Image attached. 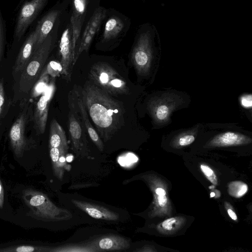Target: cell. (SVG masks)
Masks as SVG:
<instances>
[{
    "instance_id": "1",
    "label": "cell",
    "mask_w": 252,
    "mask_h": 252,
    "mask_svg": "<svg viewBox=\"0 0 252 252\" xmlns=\"http://www.w3.org/2000/svg\"><path fill=\"white\" fill-rule=\"evenodd\" d=\"M82 98L101 137L109 140L123 124V105L94 84L85 85Z\"/></svg>"
},
{
    "instance_id": "2",
    "label": "cell",
    "mask_w": 252,
    "mask_h": 252,
    "mask_svg": "<svg viewBox=\"0 0 252 252\" xmlns=\"http://www.w3.org/2000/svg\"><path fill=\"white\" fill-rule=\"evenodd\" d=\"M59 25L58 20L49 34L34 52L20 74L18 93L24 94H28L39 79L45 64L55 46Z\"/></svg>"
},
{
    "instance_id": "3",
    "label": "cell",
    "mask_w": 252,
    "mask_h": 252,
    "mask_svg": "<svg viewBox=\"0 0 252 252\" xmlns=\"http://www.w3.org/2000/svg\"><path fill=\"white\" fill-rule=\"evenodd\" d=\"M22 198L30 209V215L36 220L57 221L68 220L72 217L68 210L57 206L42 192L27 189L23 191Z\"/></svg>"
},
{
    "instance_id": "4",
    "label": "cell",
    "mask_w": 252,
    "mask_h": 252,
    "mask_svg": "<svg viewBox=\"0 0 252 252\" xmlns=\"http://www.w3.org/2000/svg\"><path fill=\"white\" fill-rule=\"evenodd\" d=\"M89 78L94 84L111 94H128L129 88L124 78L111 65L103 63H94Z\"/></svg>"
},
{
    "instance_id": "5",
    "label": "cell",
    "mask_w": 252,
    "mask_h": 252,
    "mask_svg": "<svg viewBox=\"0 0 252 252\" xmlns=\"http://www.w3.org/2000/svg\"><path fill=\"white\" fill-rule=\"evenodd\" d=\"M94 0H71V15L70 24L72 29V44L74 56L82 27L91 13Z\"/></svg>"
},
{
    "instance_id": "6",
    "label": "cell",
    "mask_w": 252,
    "mask_h": 252,
    "mask_svg": "<svg viewBox=\"0 0 252 252\" xmlns=\"http://www.w3.org/2000/svg\"><path fill=\"white\" fill-rule=\"evenodd\" d=\"M48 0H31L22 7L14 31V39L20 40Z\"/></svg>"
},
{
    "instance_id": "7",
    "label": "cell",
    "mask_w": 252,
    "mask_h": 252,
    "mask_svg": "<svg viewBox=\"0 0 252 252\" xmlns=\"http://www.w3.org/2000/svg\"><path fill=\"white\" fill-rule=\"evenodd\" d=\"M132 63L139 74L148 71L152 60V50L149 33H141L134 45L131 53Z\"/></svg>"
},
{
    "instance_id": "8",
    "label": "cell",
    "mask_w": 252,
    "mask_h": 252,
    "mask_svg": "<svg viewBox=\"0 0 252 252\" xmlns=\"http://www.w3.org/2000/svg\"><path fill=\"white\" fill-rule=\"evenodd\" d=\"M106 14V10L102 6H98L86 23L85 30L76 51L73 64L77 61L83 51H88L95 34L98 32L102 21Z\"/></svg>"
},
{
    "instance_id": "9",
    "label": "cell",
    "mask_w": 252,
    "mask_h": 252,
    "mask_svg": "<svg viewBox=\"0 0 252 252\" xmlns=\"http://www.w3.org/2000/svg\"><path fill=\"white\" fill-rule=\"evenodd\" d=\"M59 51L61 57V73L70 80L74 58L72 50V29L70 24L67 26L62 34Z\"/></svg>"
},
{
    "instance_id": "10",
    "label": "cell",
    "mask_w": 252,
    "mask_h": 252,
    "mask_svg": "<svg viewBox=\"0 0 252 252\" xmlns=\"http://www.w3.org/2000/svg\"><path fill=\"white\" fill-rule=\"evenodd\" d=\"M26 120L25 113H22L12 126L9 132L11 146L17 158L23 156L26 147L25 136Z\"/></svg>"
},
{
    "instance_id": "11",
    "label": "cell",
    "mask_w": 252,
    "mask_h": 252,
    "mask_svg": "<svg viewBox=\"0 0 252 252\" xmlns=\"http://www.w3.org/2000/svg\"><path fill=\"white\" fill-rule=\"evenodd\" d=\"M145 178L147 180L154 196L151 216L168 214L170 204L166 190L159 185V182L151 176H147Z\"/></svg>"
},
{
    "instance_id": "12",
    "label": "cell",
    "mask_w": 252,
    "mask_h": 252,
    "mask_svg": "<svg viewBox=\"0 0 252 252\" xmlns=\"http://www.w3.org/2000/svg\"><path fill=\"white\" fill-rule=\"evenodd\" d=\"M65 4V3L63 2L61 6H57L52 9L38 22L35 28L37 31L38 37L35 51L42 43L53 30L56 23L59 20L63 11V8L64 7Z\"/></svg>"
},
{
    "instance_id": "13",
    "label": "cell",
    "mask_w": 252,
    "mask_h": 252,
    "mask_svg": "<svg viewBox=\"0 0 252 252\" xmlns=\"http://www.w3.org/2000/svg\"><path fill=\"white\" fill-rule=\"evenodd\" d=\"M38 33L36 29L30 33L24 42L18 55L13 67V76L21 73L32 58L37 42Z\"/></svg>"
},
{
    "instance_id": "14",
    "label": "cell",
    "mask_w": 252,
    "mask_h": 252,
    "mask_svg": "<svg viewBox=\"0 0 252 252\" xmlns=\"http://www.w3.org/2000/svg\"><path fill=\"white\" fill-rule=\"evenodd\" d=\"M68 127L70 136L72 149L78 156L87 150V145L85 135H83L82 128L79 119L75 116L74 110L71 109L68 114Z\"/></svg>"
},
{
    "instance_id": "15",
    "label": "cell",
    "mask_w": 252,
    "mask_h": 252,
    "mask_svg": "<svg viewBox=\"0 0 252 252\" xmlns=\"http://www.w3.org/2000/svg\"><path fill=\"white\" fill-rule=\"evenodd\" d=\"M95 252L122 251L130 247L129 241L120 236L111 235L99 238L89 244Z\"/></svg>"
},
{
    "instance_id": "16",
    "label": "cell",
    "mask_w": 252,
    "mask_h": 252,
    "mask_svg": "<svg viewBox=\"0 0 252 252\" xmlns=\"http://www.w3.org/2000/svg\"><path fill=\"white\" fill-rule=\"evenodd\" d=\"M71 202L75 206L94 219L113 221L119 219L118 214L105 207L74 199H71Z\"/></svg>"
},
{
    "instance_id": "17",
    "label": "cell",
    "mask_w": 252,
    "mask_h": 252,
    "mask_svg": "<svg viewBox=\"0 0 252 252\" xmlns=\"http://www.w3.org/2000/svg\"><path fill=\"white\" fill-rule=\"evenodd\" d=\"M251 142V139L242 134L228 131L214 137L209 142L212 147L237 146Z\"/></svg>"
},
{
    "instance_id": "18",
    "label": "cell",
    "mask_w": 252,
    "mask_h": 252,
    "mask_svg": "<svg viewBox=\"0 0 252 252\" xmlns=\"http://www.w3.org/2000/svg\"><path fill=\"white\" fill-rule=\"evenodd\" d=\"M49 150L53 174L59 180H62L65 170L69 168L65 157L68 149L63 147H53L49 148Z\"/></svg>"
},
{
    "instance_id": "19",
    "label": "cell",
    "mask_w": 252,
    "mask_h": 252,
    "mask_svg": "<svg viewBox=\"0 0 252 252\" xmlns=\"http://www.w3.org/2000/svg\"><path fill=\"white\" fill-rule=\"evenodd\" d=\"M49 100V97L44 94L40 97L35 105L33 121L35 128L38 134L43 133L46 129Z\"/></svg>"
},
{
    "instance_id": "20",
    "label": "cell",
    "mask_w": 252,
    "mask_h": 252,
    "mask_svg": "<svg viewBox=\"0 0 252 252\" xmlns=\"http://www.w3.org/2000/svg\"><path fill=\"white\" fill-rule=\"evenodd\" d=\"M49 147H63L69 149L65 132L55 119L52 120L50 124Z\"/></svg>"
},
{
    "instance_id": "21",
    "label": "cell",
    "mask_w": 252,
    "mask_h": 252,
    "mask_svg": "<svg viewBox=\"0 0 252 252\" xmlns=\"http://www.w3.org/2000/svg\"><path fill=\"white\" fill-rule=\"evenodd\" d=\"M78 106L80 111L82 120L84 123L85 128L92 141L95 145L100 151H103L104 146L100 137L96 130L92 126L88 118L87 110L82 98H78Z\"/></svg>"
},
{
    "instance_id": "22",
    "label": "cell",
    "mask_w": 252,
    "mask_h": 252,
    "mask_svg": "<svg viewBox=\"0 0 252 252\" xmlns=\"http://www.w3.org/2000/svg\"><path fill=\"white\" fill-rule=\"evenodd\" d=\"M124 23L120 18L111 17L106 22L103 34L102 39L109 41L117 37L123 32Z\"/></svg>"
},
{
    "instance_id": "23",
    "label": "cell",
    "mask_w": 252,
    "mask_h": 252,
    "mask_svg": "<svg viewBox=\"0 0 252 252\" xmlns=\"http://www.w3.org/2000/svg\"><path fill=\"white\" fill-rule=\"evenodd\" d=\"M186 219L183 217L169 218L160 223L157 229L160 233L170 234L175 232L183 226Z\"/></svg>"
},
{
    "instance_id": "24",
    "label": "cell",
    "mask_w": 252,
    "mask_h": 252,
    "mask_svg": "<svg viewBox=\"0 0 252 252\" xmlns=\"http://www.w3.org/2000/svg\"><path fill=\"white\" fill-rule=\"evenodd\" d=\"M248 190V185L241 181L231 182L228 185L229 194L235 198L242 197L247 193Z\"/></svg>"
},
{
    "instance_id": "25",
    "label": "cell",
    "mask_w": 252,
    "mask_h": 252,
    "mask_svg": "<svg viewBox=\"0 0 252 252\" xmlns=\"http://www.w3.org/2000/svg\"><path fill=\"white\" fill-rule=\"evenodd\" d=\"M51 248L30 245H20L0 249V252H50Z\"/></svg>"
},
{
    "instance_id": "26",
    "label": "cell",
    "mask_w": 252,
    "mask_h": 252,
    "mask_svg": "<svg viewBox=\"0 0 252 252\" xmlns=\"http://www.w3.org/2000/svg\"><path fill=\"white\" fill-rule=\"evenodd\" d=\"M50 252H95L90 245H66L54 249H51Z\"/></svg>"
},
{
    "instance_id": "27",
    "label": "cell",
    "mask_w": 252,
    "mask_h": 252,
    "mask_svg": "<svg viewBox=\"0 0 252 252\" xmlns=\"http://www.w3.org/2000/svg\"><path fill=\"white\" fill-rule=\"evenodd\" d=\"M200 169L206 178L213 185H218V179L213 170L208 165L201 164Z\"/></svg>"
},
{
    "instance_id": "28",
    "label": "cell",
    "mask_w": 252,
    "mask_h": 252,
    "mask_svg": "<svg viewBox=\"0 0 252 252\" xmlns=\"http://www.w3.org/2000/svg\"><path fill=\"white\" fill-rule=\"evenodd\" d=\"M5 27L0 9V62H1L5 47Z\"/></svg>"
},
{
    "instance_id": "29",
    "label": "cell",
    "mask_w": 252,
    "mask_h": 252,
    "mask_svg": "<svg viewBox=\"0 0 252 252\" xmlns=\"http://www.w3.org/2000/svg\"><path fill=\"white\" fill-rule=\"evenodd\" d=\"M169 113V108L165 104L158 105L155 111V117L158 121L166 120L168 118Z\"/></svg>"
},
{
    "instance_id": "30",
    "label": "cell",
    "mask_w": 252,
    "mask_h": 252,
    "mask_svg": "<svg viewBox=\"0 0 252 252\" xmlns=\"http://www.w3.org/2000/svg\"><path fill=\"white\" fill-rule=\"evenodd\" d=\"M195 137L192 134L184 135L179 138L178 143L180 146H186L194 142Z\"/></svg>"
},
{
    "instance_id": "31",
    "label": "cell",
    "mask_w": 252,
    "mask_h": 252,
    "mask_svg": "<svg viewBox=\"0 0 252 252\" xmlns=\"http://www.w3.org/2000/svg\"><path fill=\"white\" fill-rule=\"evenodd\" d=\"M241 105L246 108H251L252 106V96L251 94H245L241 97Z\"/></svg>"
},
{
    "instance_id": "32",
    "label": "cell",
    "mask_w": 252,
    "mask_h": 252,
    "mask_svg": "<svg viewBox=\"0 0 252 252\" xmlns=\"http://www.w3.org/2000/svg\"><path fill=\"white\" fill-rule=\"evenodd\" d=\"M4 102V92L3 84L0 82V115L2 111V106Z\"/></svg>"
},
{
    "instance_id": "33",
    "label": "cell",
    "mask_w": 252,
    "mask_h": 252,
    "mask_svg": "<svg viewBox=\"0 0 252 252\" xmlns=\"http://www.w3.org/2000/svg\"><path fill=\"white\" fill-rule=\"evenodd\" d=\"M4 202V189L0 179V208L3 207Z\"/></svg>"
},
{
    "instance_id": "34",
    "label": "cell",
    "mask_w": 252,
    "mask_h": 252,
    "mask_svg": "<svg viewBox=\"0 0 252 252\" xmlns=\"http://www.w3.org/2000/svg\"><path fill=\"white\" fill-rule=\"evenodd\" d=\"M228 215L234 220H237V216L235 213L231 209H228L227 210Z\"/></svg>"
},
{
    "instance_id": "35",
    "label": "cell",
    "mask_w": 252,
    "mask_h": 252,
    "mask_svg": "<svg viewBox=\"0 0 252 252\" xmlns=\"http://www.w3.org/2000/svg\"><path fill=\"white\" fill-rule=\"evenodd\" d=\"M215 196V193L213 192H212L211 193H210V197H213Z\"/></svg>"
}]
</instances>
